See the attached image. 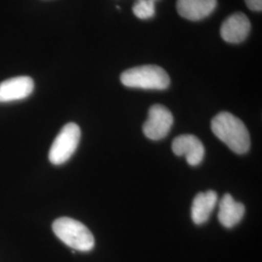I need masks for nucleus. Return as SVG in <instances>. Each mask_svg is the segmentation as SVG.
<instances>
[{"instance_id":"nucleus-1","label":"nucleus","mask_w":262,"mask_h":262,"mask_svg":"<svg viewBox=\"0 0 262 262\" xmlns=\"http://www.w3.org/2000/svg\"><path fill=\"white\" fill-rule=\"evenodd\" d=\"M213 133L225 145L238 155L248 152L251 137L244 122L228 112L217 114L211 122Z\"/></svg>"},{"instance_id":"nucleus-2","label":"nucleus","mask_w":262,"mask_h":262,"mask_svg":"<svg viewBox=\"0 0 262 262\" xmlns=\"http://www.w3.org/2000/svg\"><path fill=\"white\" fill-rule=\"evenodd\" d=\"M53 231L61 242L74 250L89 252L94 249V235L85 225L74 219H57L53 224Z\"/></svg>"},{"instance_id":"nucleus-3","label":"nucleus","mask_w":262,"mask_h":262,"mask_svg":"<svg viewBox=\"0 0 262 262\" xmlns=\"http://www.w3.org/2000/svg\"><path fill=\"white\" fill-rule=\"evenodd\" d=\"M121 82L127 88L144 90H166L170 84L167 72L157 66H143L125 70Z\"/></svg>"},{"instance_id":"nucleus-4","label":"nucleus","mask_w":262,"mask_h":262,"mask_svg":"<svg viewBox=\"0 0 262 262\" xmlns=\"http://www.w3.org/2000/svg\"><path fill=\"white\" fill-rule=\"evenodd\" d=\"M81 139V129L78 124L69 122L66 124L54 141L50 151L51 163L60 165L70 159L78 148Z\"/></svg>"},{"instance_id":"nucleus-5","label":"nucleus","mask_w":262,"mask_h":262,"mask_svg":"<svg viewBox=\"0 0 262 262\" xmlns=\"http://www.w3.org/2000/svg\"><path fill=\"white\" fill-rule=\"evenodd\" d=\"M173 122L172 113L165 106L156 104L150 107L148 120L143 125L144 134L150 140H161L168 135Z\"/></svg>"},{"instance_id":"nucleus-6","label":"nucleus","mask_w":262,"mask_h":262,"mask_svg":"<svg viewBox=\"0 0 262 262\" xmlns=\"http://www.w3.org/2000/svg\"><path fill=\"white\" fill-rule=\"evenodd\" d=\"M172 150L178 157L185 156L187 163L191 166L200 164L205 156V148L202 142L191 134L176 137L172 143Z\"/></svg>"},{"instance_id":"nucleus-7","label":"nucleus","mask_w":262,"mask_h":262,"mask_svg":"<svg viewBox=\"0 0 262 262\" xmlns=\"http://www.w3.org/2000/svg\"><path fill=\"white\" fill-rule=\"evenodd\" d=\"M34 90V82L28 76H19L0 83V103L21 100Z\"/></svg>"},{"instance_id":"nucleus-8","label":"nucleus","mask_w":262,"mask_h":262,"mask_svg":"<svg viewBox=\"0 0 262 262\" xmlns=\"http://www.w3.org/2000/svg\"><path fill=\"white\" fill-rule=\"evenodd\" d=\"M251 28V21L245 14L234 13L224 21L221 35L225 42L239 44L249 36Z\"/></svg>"},{"instance_id":"nucleus-9","label":"nucleus","mask_w":262,"mask_h":262,"mask_svg":"<svg viewBox=\"0 0 262 262\" xmlns=\"http://www.w3.org/2000/svg\"><path fill=\"white\" fill-rule=\"evenodd\" d=\"M216 0H178L177 11L185 19L197 21L209 17L215 9Z\"/></svg>"},{"instance_id":"nucleus-10","label":"nucleus","mask_w":262,"mask_h":262,"mask_svg":"<svg viewBox=\"0 0 262 262\" xmlns=\"http://www.w3.org/2000/svg\"><path fill=\"white\" fill-rule=\"evenodd\" d=\"M245 215V206L242 203L235 201L234 198L226 193L220 202L217 217L222 225L231 228L238 225Z\"/></svg>"},{"instance_id":"nucleus-11","label":"nucleus","mask_w":262,"mask_h":262,"mask_svg":"<svg viewBox=\"0 0 262 262\" xmlns=\"http://www.w3.org/2000/svg\"><path fill=\"white\" fill-rule=\"evenodd\" d=\"M217 202V194L214 190L200 192L194 197L191 207V217L195 225H203L209 220Z\"/></svg>"},{"instance_id":"nucleus-12","label":"nucleus","mask_w":262,"mask_h":262,"mask_svg":"<svg viewBox=\"0 0 262 262\" xmlns=\"http://www.w3.org/2000/svg\"><path fill=\"white\" fill-rule=\"evenodd\" d=\"M132 11L134 15L139 19H150L156 14L155 2L150 0H136L132 7Z\"/></svg>"},{"instance_id":"nucleus-13","label":"nucleus","mask_w":262,"mask_h":262,"mask_svg":"<svg viewBox=\"0 0 262 262\" xmlns=\"http://www.w3.org/2000/svg\"><path fill=\"white\" fill-rule=\"evenodd\" d=\"M249 9L253 10L255 12H261L262 0H245Z\"/></svg>"},{"instance_id":"nucleus-14","label":"nucleus","mask_w":262,"mask_h":262,"mask_svg":"<svg viewBox=\"0 0 262 262\" xmlns=\"http://www.w3.org/2000/svg\"><path fill=\"white\" fill-rule=\"evenodd\" d=\"M150 1H154V2H156V1H157V0H150Z\"/></svg>"}]
</instances>
